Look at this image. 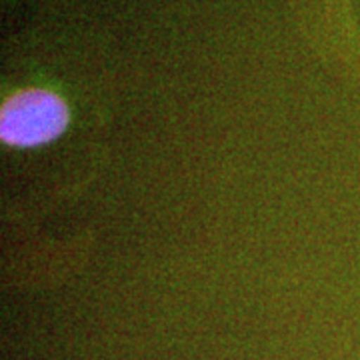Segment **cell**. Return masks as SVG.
<instances>
[{
	"label": "cell",
	"instance_id": "6da1fadb",
	"mask_svg": "<svg viewBox=\"0 0 360 360\" xmlns=\"http://www.w3.org/2000/svg\"><path fill=\"white\" fill-rule=\"evenodd\" d=\"M70 122L68 104L44 86L16 90L0 108V139L13 148H37L56 141Z\"/></svg>",
	"mask_w": 360,
	"mask_h": 360
}]
</instances>
